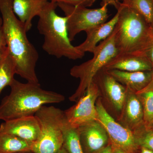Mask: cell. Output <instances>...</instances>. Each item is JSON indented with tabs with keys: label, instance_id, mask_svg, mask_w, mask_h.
<instances>
[{
	"label": "cell",
	"instance_id": "7",
	"mask_svg": "<svg viewBox=\"0 0 153 153\" xmlns=\"http://www.w3.org/2000/svg\"><path fill=\"white\" fill-rule=\"evenodd\" d=\"M67 18V28L69 40L72 41L80 32L94 27L106 22L108 18L107 5L98 9H91L63 3H57Z\"/></svg>",
	"mask_w": 153,
	"mask_h": 153
},
{
	"label": "cell",
	"instance_id": "17",
	"mask_svg": "<svg viewBox=\"0 0 153 153\" xmlns=\"http://www.w3.org/2000/svg\"><path fill=\"white\" fill-rule=\"evenodd\" d=\"M49 0H13V10L20 21L25 25L27 32L32 27V21L39 16Z\"/></svg>",
	"mask_w": 153,
	"mask_h": 153
},
{
	"label": "cell",
	"instance_id": "30",
	"mask_svg": "<svg viewBox=\"0 0 153 153\" xmlns=\"http://www.w3.org/2000/svg\"><path fill=\"white\" fill-rule=\"evenodd\" d=\"M140 153H153V151L148 148L141 147Z\"/></svg>",
	"mask_w": 153,
	"mask_h": 153
},
{
	"label": "cell",
	"instance_id": "6",
	"mask_svg": "<svg viewBox=\"0 0 153 153\" xmlns=\"http://www.w3.org/2000/svg\"><path fill=\"white\" fill-rule=\"evenodd\" d=\"M93 57L86 62L74 66L70 70L71 76L79 79V85L74 94L69 97L71 101L76 102L84 95L96 74L118 54L115 42V31L102 41L94 51Z\"/></svg>",
	"mask_w": 153,
	"mask_h": 153
},
{
	"label": "cell",
	"instance_id": "28",
	"mask_svg": "<svg viewBox=\"0 0 153 153\" xmlns=\"http://www.w3.org/2000/svg\"><path fill=\"white\" fill-rule=\"evenodd\" d=\"M97 153H113L112 145L110 143L106 147Z\"/></svg>",
	"mask_w": 153,
	"mask_h": 153
},
{
	"label": "cell",
	"instance_id": "23",
	"mask_svg": "<svg viewBox=\"0 0 153 153\" xmlns=\"http://www.w3.org/2000/svg\"><path fill=\"white\" fill-rule=\"evenodd\" d=\"M137 143L140 147H144L153 151V131L143 126L133 131Z\"/></svg>",
	"mask_w": 153,
	"mask_h": 153
},
{
	"label": "cell",
	"instance_id": "8",
	"mask_svg": "<svg viewBox=\"0 0 153 153\" xmlns=\"http://www.w3.org/2000/svg\"><path fill=\"white\" fill-rule=\"evenodd\" d=\"M97 120L108 135L111 144L128 153H136L139 147L134 132L117 122L109 114L99 97L96 103Z\"/></svg>",
	"mask_w": 153,
	"mask_h": 153
},
{
	"label": "cell",
	"instance_id": "27",
	"mask_svg": "<svg viewBox=\"0 0 153 153\" xmlns=\"http://www.w3.org/2000/svg\"><path fill=\"white\" fill-rule=\"evenodd\" d=\"M118 3L115 0H102L101 6H102L105 4L107 5H111L114 6L117 10L119 7Z\"/></svg>",
	"mask_w": 153,
	"mask_h": 153
},
{
	"label": "cell",
	"instance_id": "9",
	"mask_svg": "<svg viewBox=\"0 0 153 153\" xmlns=\"http://www.w3.org/2000/svg\"><path fill=\"white\" fill-rule=\"evenodd\" d=\"M101 96L100 90L95 81L92 80L84 95L76 104L64 111L66 123L73 127H79L83 124L97 121L96 103Z\"/></svg>",
	"mask_w": 153,
	"mask_h": 153
},
{
	"label": "cell",
	"instance_id": "35",
	"mask_svg": "<svg viewBox=\"0 0 153 153\" xmlns=\"http://www.w3.org/2000/svg\"><path fill=\"white\" fill-rule=\"evenodd\" d=\"M150 129L152 130L153 131V125L152 126V127L151 128H150Z\"/></svg>",
	"mask_w": 153,
	"mask_h": 153
},
{
	"label": "cell",
	"instance_id": "12",
	"mask_svg": "<svg viewBox=\"0 0 153 153\" xmlns=\"http://www.w3.org/2000/svg\"><path fill=\"white\" fill-rule=\"evenodd\" d=\"M40 131V125L35 115L6 121L0 126L1 132L13 135L32 143L38 140Z\"/></svg>",
	"mask_w": 153,
	"mask_h": 153
},
{
	"label": "cell",
	"instance_id": "34",
	"mask_svg": "<svg viewBox=\"0 0 153 153\" xmlns=\"http://www.w3.org/2000/svg\"><path fill=\"white\" fill-rule=\"evenodd\" d=\"M117 2V3L119 2L120 1V0H115Z\"/></svg>",
	"mask_w": 153,
	"mask_h": 153
},
{
	"label": "cell",
	"instance_id": "4",
	"mask_svg": "<svg viewBox=\"0 0 153 153\" xmlns=\"http://www.w3.org/2000/svg\"><path fill=\"white\" fill-rule=\"evenodd\" d=\"M57 7V3L49 1L38 16L37 28L44 37L42 48L48 55L56 58L81 59L85 53L71 44L68 37L67 18L56 13Z\"/></svg>",
	"mask_w": 153,
	"mask_h": 153
},
{
	"label": "cell",
	"instance_id": "3",
	"mask_svg": "<svg viewBox=\"0 0 153 153\" xmlns=\"http://www.w3.org/2000/svg\"><path fill=\"white\" fill-rule=\"evenodd\" d=\"M118 3L119 14L114 28L118 54L143 55L153 45L151 26L137 11Z\"/></svg>",
	"mask_w": 153,
	"mask_h": 153
},
{
	"label": "cell",
	"instance_id": "33",
	"mask_svg": "<svg viewBox=\"0 0 153 153\" xmlns=\"http://www.w3.org/2000/svg\"><path fill=\"white\" fill-rule=\"evenodd\" d=\"M151 29H152V34L153 35V22L152 25H151Z\"/></svg>",
	"mask_w": 153,
	"mask_h": 153
},
{
	"label": "cell",
	"instance_id": "31",
	"mask_svg": "<svg viewBox=\"0 0 153 153\" xmlns=\"http://www.w3.org/2000/svg\"><path fill=\"white\" fill-rule=\"evenodd\" d=\"M56 153H68L67 151L65 149V148L63 147V146L61 149H60Z\"/></svg>",
	"mask_w": 153,
	"mask_h": 153
},
{
	"label": "cell",
	"instance_id": "22",
	"mask_svg": "<svg viewBox=\"0 0 153 153\" xmlns=\"http://www.w3.org/2000/svg\"><path fill=\"white\" fill-rule=\"evenodd\" d=\"M122 4L135 10L151 26L153 22V0H120Z\"/></svg>",
	"mask_w": 153,
	"mask_h": 153
},
{
	"label": "cell",
	"instance_id": "18",
	"mask_svg": "<svg viewBox=\"0 0 153 153\" xmlns=\"http://www.w3.org/2000/svg\"><path fill=\"white\" fill-rule=\"evenodd\" d=\"M32 145L13 135L0 132V153L32 152Z\"/></svg>",
	"mask_w": 153,
	"mask_h": 153
},
{
	"label": "cell",
	"instance_id": "11",
	"mask_svg": "<svg viewBox=\"0 0 153 153\" xmlns=\"http://www.w3.org/2000/svg\"><path fill=\"white\" fill-rule=\"evenodd\" d=\"M84 153H97L110 143L108 135L97 121L83 124L77 128Z\"/></svg>",
	"mask_w": 153,
	"mask_h": 153
},
{
	"label": "cell",
	"instance_id": "25",
	"mask_svg": "<svg viewBox=\"0 0 153 153\" xmlns=\"http://www.w3.org/2000/svg\"><path fill=\"white\" fill-rule=\"evenodd\" d=\"M2 24V20L1 17H0V62L7 49V43L3 33Z\"/></svg>",
	"mask_w": 153,
	"mask_h": 153
},
{
	"label": "cell",
	"instance_id": "16",
	"mask_svg": "<svg viewBox=\"0 0 153 153\" xmlns=\"http://www.w3.org/2000/svg\"><path fill=\"white\" fill-rule=\"evenodd\" d=\"M107 71L120 84L135 93L146 87L153 79V70L136 72L118 70Z\"/></svg>",
	"mask_w": 153,
	"mask_h": 153
},
{
	"label": "cell",
	"instance_id": "19",
	"mask_svg": "<svg viewBox=\"0 0 153 153\" xmlns=\"http://www.w3.org/2000/svg\"><path fill=\"white\" fill-rule=\"evenodd\" d=\"M136 94L142 105L144 126L150 129L153 125V79L146 87Z\"/></svg>",
	"mask_w": 153,
	"mask_h": 153
},
{
	"label": "cell",
	"instance_id": "26",
	"mask_svg": "<svg viewBox=\"0 0 153 153\" xmlns=\"http://www.w3.org/2000/svg\"><path fill=\"white\" fill-rule=\"evenodd\" d=\"M143 55L146 56L150 62L152 66L153 71V45L145 52Z\"/></svg>",
	"mask_w": 153,
	"mask_h": 153
},
{
	"label": "cell",
	"instance_id": "13",
	"mask_svg": "<svg viewBox=\"0 0 153 153\" xmlns=\"http://www.w3.org/2000/svg\"><path fill=\"white\" fill-rule=\"evenodd\" d=\"M126 88V95L119 119L123 125L133 132L144 126L142 105L135 92Z\"/></svg>",
	"mask_w": 153,
	"mask_h": 153
},
{
	"label": "cell",
	"instance_id": "21",
	"mask_svg": "<svg viewBox=\"0 0 153 153\" xmlns=\"http://www.w3.org/2000/svg\"><path fill=\"white\" fill-rule=\"evenodd\" d=\"M63 147L68 153H84L78 129L68 125L64 120L63 129Z\"/></svg>",
	"mask_w": 153,
	"mask_h": 153
},
{
	"label": "cell",
	"instance_id": "14",
	"mask_svg": "<svg viewBox=\"0 0 153 153\" xmlns=\"http://www.w3.org/2000/svg\"><path fill=\"white\" fill-rule=\"evenodd\" d=\"M105 70L136 71H152L153 67L147 58L143 55L118 54L103 67Z\"/></svg>",
	"mask_w": 153,
	"mask_h": 153
},
{
	"label": "cell",
	"instance_id": "32",
	"mask_svg": "<svg viewBox=\"0 0 153 153\" xmlns=\"http://www.w3.org/2000/svg\"><path fill=\"white\" fill-rule=\"evenodd\" d=\"M14 153H34L32 152H16Z\"/></svg>",
	"mask_w": 153,
	"mask_h": 153
},
{
	"label": "cell",
	"instance_id": "2",
	"mask_svg": "<svg viewBox=\"0 0 153 153\" xmlns=\"http://www.w3.org/2000/svg\"><path fill=\"white\" fill-rule=\"evenodd\" d=\"M10 86V93L0 104V120L4 121L35 115L43 105L65 99L62 94L43 89L39 83H22L14 79Z\"/></svg>",
	"mask_w": 153,
	"mask_h": 153
},
{
	"label": "cell",
	"instance_id": "15",
	"mask_svg": "<svg viewBox=\"0 0 153 153\" xmlns=\"http://www.w3.org/2000/svg\"><path fill=\"white\" fill-rule=\"evenodd\" d=\"M119 11L117 10L116 14L112 19L87 30L86 38L82 44L76 46L81 52L93 53L97 44L100 41L105 40L113 32L118 19Z\"/></svg>",
	"mask_w": 153,
	"mask_h": 153
},
{
	"label": "cell",
	"instance_id": "1",
	"mask_svg": "<svg viewBox=\"0 0 153 153\" xmlns=\"http://www.w3.org/2000/svg\"><path fill=\"white\" fill-rule=\"evenodd\" d=\"M13 0H0L2 28L9 52L15 61L16 74L27 82L39 83L36 71L39 55L27 36L25 25L13 7Z\"/></svg>",
	"mask_w": 153,
	"mask_h": 153
},
{
	"label": "cell",
	"instance_id": "24",
	"mask_svg": "<svg viewBox=\"0 0 153 153\" xmlns=\"http://www.w3.org/2000/svg\"><path fill=\"white\" fill-rule=\"evenodd\" d=\"M50 1L56 3H63L66 4L80 7H91L96 0H50Z\"/></svg>",
	"mask_w": 153,
	"mask_h": 153
},
{
	"label": "cell",
	"instance_id": "10",
	"mask_svg": "<svg viewBox=\"0 0 153 153\" xmlns=\"http://www.w3.org/2000/svg\"><path fill=\"white\" fill-rule=\"evenodd\" d=\"M93 80L98 85L101 95L104 96L110 106L119 113L120 116L126 95L125 86L117 81L103 68L99 71Z\"/></svg>",
	"mask_w": 153,
	"mask_h": 153
},
{
	"label": "cell",
	"instance_id": "29",
	"mask_svg": "<svg viewBox=\"0 0 153 153\" xmlns=\"http://www.w3.org/2000/svg\"><path fill=\"white\" fill-rule=\"evenodd\" d=\"M113 153H128L120 148L114 146L112 145Z\"/></svg>",
	"mask_w": 153,
	"mask_h": 153
},
{
	"label": "cell",
	"instance_id": "20",
	"mask_svg": "<svg viewBox=\"0 0 153 153\" xmlns=\"http://www.w3.org/2000/svg\"><path fill=\"white\" fill-rule=\"evenodd\" d=\"M16 74V63L7 48L0 62V94L6 86L10 85Z\"/></svg>",
	"mask_w": 153,
	"mask_h": 153
},
{
	"label": "cell",
	"instance_id": "5",
	"mask_svg": "<svg viewBox=\"0 0 153 153\" xmlns=\"http://www.w3.org/2000/svg\"><path fill=\"white\" fill-rule=\"evenodd\" d=\"M40 126V135L32 145L34 153H56L63 146L64 111L55 107H41L35 114Z\"/></svg>",
	"mask_w": 153,
	"mask_h": 153
}]
</instances>
